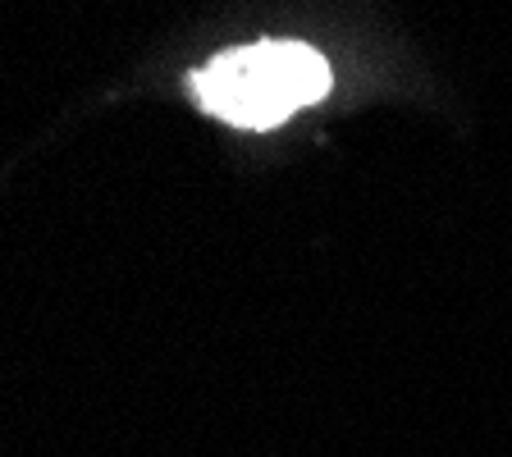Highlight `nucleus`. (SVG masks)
I'll return each instance as SVG.
<instances>
[{
    "label": "nucleus",
    "instance_id": "f257e3e1",
    "mask_svg": "<svg viewBox=\"0 0 512 457\" xmlns=\"http://www.w3.org/2000/svg\"><path fill=\"white\" fill-rule=\"evenodd\" d=\"M334 74L325 55L302 42H256L215 55L192 69L188 92L206 115L234 128H275L288 115L316 106Z\"/></svg>",
    "mask_w": 512,
    "mask_h": 457
}]
</instances>
